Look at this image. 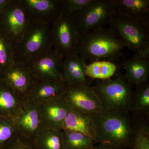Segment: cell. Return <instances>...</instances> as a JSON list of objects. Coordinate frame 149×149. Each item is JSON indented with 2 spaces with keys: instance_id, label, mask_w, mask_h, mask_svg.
<instances>
[{
  "instance_id": "obj_8",
  "label": "cell",
  "mask_w": 149,
  "mask_h": 149,
  "mask_svg": "<svg viewBox=\"0 0 149 149\" xmlns=\"http://www.w3.org/2000/svg\"><path fill=\"white\" fill-rule=\"evenodd\" d=\"M79 38L70 17L62 15L52 25V49L63 59L77 54Z\"/></svg>"
},
{
  "instance_id": "obj_25",
  "label": "cell",
  "mask_w": 149,
  "mask_h": 149,
  "mask_svg": "<svg viewBox=\"0 0 149 149\" xmlns=\"http://www.w3.org/2000/svg\"><path fill=\"white\" fill-rule=\"evenodd\" d=\"M92 0H64L62 15L70 16L87 5Z\"/></svg>"
},
{
  "instance_id": "obj_14",
  "label": "cell",
  "mask_w": 149,
  "mask_h": 149,
  "mask_svg": "<svg viewBox=\"0 0 149 149\" xmlns=\"http://www.w3.org/2000/svg\"><path fill=\"white\" fill-rule=\"evenodd\" d=\"M62 128L76 131L91 137L95 142L94 116L70 109L65 118Z\"/></svg>"
},
{
  "instance_id": "obj_12",
  "label": "cell",
  "mask_w": 149,
  "mask_h": 149,
  "mask_svg": "<svg viewBox=\"0 0 149 149\" xmlns=\"http://www.w3.org/2000/svg\"><path fill=\"white\" fill-rule=\"evenodd\" d=\"M37 78L27 65L19 63H14L1 74V80L6 85L21 93H25L30 87L33 89Z\"/></svg>"
},
{
  "instance_id": "obj_22",
  "label": "cell",
  "mask_w": 149,
  "mask_h": 149,
  "mask_svg": "<svg viewBox=\"0 0 149 149\" xmlns=\"http://www.w3.org/2000/svg\"><path fill=\"white\" fill-rule=\"evenodd\" d=\"M70 109V107L62 96L60 102L48 107V116L53 122L56 124V125L62 128L65 118Z\"/></svg>"
},
{
  "instance_id": "obj_24",
  "label": "cell",
  "mask_w": 149,
  "mask_h": 149,
  "mask_svg": "<svg viewBox=\"0 0 149 149\" xmlns=\"http://www.w3.org/2000/svg\"><path fill=\"white\" fill-rule=\"evenodd\" d=\"M15 101L11 89L0 80V113L13 107Z\"/></svg>"
},
{
  "instance_id": "obj_28",
  "label": "cell",
  "mask_w": 149,
  "mask_h": 149,
  "mask_svg": "<svg viewBox=\"0 0 149 149\" xmlns=\"http://www.w3.org/2000/svg\"><path fill=\"white\" fill-rule=\"evenodd\" d=\"M136 55L144 60L149 61V47L145 48L139 53Z\"/></svg>"
},
{
  "instance_id": "obj_26",
  "label": "cell",
  "mask_w": 149,
  "mask_h": 149,
  "mask_svg": "<svg viewBox=\"0 0 149 149\" xmlns=\"http://www.w3.org/2000/svg\"><path fill=\"white\" fill-rule=\"evenodd\" d=\"M39 122L38 112L35 110L28 112L22 118L21 120V124L24 128L31 131L37 129Z\"/></svg>"
},
{
  "instance_id": "obj_3",
  "label": "cell",
  "mask_w": 149,
  "mask_h": 149,
  "mask_svg": "<svg viewBox=\"0 0 149 149\" xmlns=\"http://www.w3.org/2000/svg\"><path fill=\"white\" fill-rule=\"evenodd\" d=\"M133 85L120 74L107 80H98L92 90L104 109L130 112Z\"/></svg>"
},
{
  "instance_id": "obj_19",
  "label": "cell",
  "mask_w": 149,
  "mask_h": 149,
  "mask_svg": "<svg viewBox=\"0 0 149 149\" xmlns=\"http://www.w3.org/2000/svg\"><path fill=\"white\" fill-rule=\"evenodd\" d=\"M65 149H92L95 144L92 138L80 132L65 130Z\"/></svg>"
},
{
  "instance_id": "obj_30",
  "label": "cell",
  "mask_w": 149,
  "mask_h": 149,
  "mask_svg": "<svg viewBox=\"0 0 149 149\" xmlns=\"http://www.w3.org/2000/svg\"><path fill=\"white\" fill-rule=\"evenodd\" d=\"M9 1L10 0H0V12L5 7Z\"/></svg>"
},
{
  "instance_id": "obj_1",
  "label": "cell",
  "mask_w": 149,
  "mask_h": 149,
  "mask_svg": "<svg viewBox=\"0 0 149 149\" xmlns=\"http://www.w3.org/2000/svg\"><path fill=\"white\" fill-rule=\"evenodd\" d=\"M95 143L108 144L120 149L133 146L139 119L130 112L103 109L94 116Z\"/></svg>"
},
{
  "instance_id": "obj_23",
  "label": "cell",
  "mask_w": 149,
  "mask_h": 149,
  "mask_svg": "<svg viewBox=\"0 0 149 149\" xmlns=\"http://www.w3.org/2000/svg\"><path fill=\"white\" fill-rule=\"evenodd\" d=\"M131 149H149L148 120L139 119Z\"/></svg>"
},
{
  "instance_id": "obj_7",
  "label": "cell",
  "mask_w": 149,
  "mask_h": 149,
  "mask_svg": "<svg viewBox=\"0 0 149 149\" xmlns=\"http://www.w3.org/2000/svg\"><path fill=\"white\" fill-rule=\"evenodd\" d=\"M34 23L21 0H10L0 12V31L8 40L13 49Z\"/></svg>"
},
{
  "instance_id": "obj_2",
  "label": "cell",
  "mask_w": 149,
  "mask_h": 149,
  "mask_svg": "<svg viewBox=\"0 0 149 149\" xmlns=\"http://www.w3.org/2000/svg\"><path fill=\"white\" fill-rule=\"evenodd\" d=\"M125 46L109 28L87 32L79 38L76 54L85 62L114 60L122 55Z\"/></svg>"
},
{
  "instance_id": "obj_18",
  "label": "cell",
  "mask_w": 149,
  "mask_h": 149,
  "mask_svg": "<svg viewBox=\"0 0 149 149\" xmlns=\"http://www.w3.org/2000/svg\"><path fill=\"white\" fill-rule=\"evenodd\" d=\"M117 69L116 65L112 62L98 61L86 64L85 73L89 78L106 80L113 77Z\"/></svg>"
},
{
  "instance_id": "obj_10",
  "label": "cell",
  "mask_w": 149,
  "mask_h": 149,
  "mask_svg": "<svg viewBox=\"0 0 149 149\" xmlns=\"http://www.w3.org/2000/svg\"><path fill=\"white\" fill-rule=\"evenodd\" d=\"M34 22L52 25L62 15L64 0H21Z\"/></svg>"
},
{
  "instance_id": "obj_5",
  "label": "cell",
  "mask_w": 149,
  "mask_h": 149,
  "mask_svg": "<svg viewBox=\"0 0 149 149\" xmlns=\"http://www.w3.org/2000/svg\"><path fill=\"white\" fill-rule=\"evenodd\" d=\"M117 13L113 0H92L70 17L80 37L87 32L105 27Z\"/></svg>"
},
{
  "instance_id": "obj_15",
  "label": "cell",
  "mask_w": 149,
  "mask_h": 149,
  "mask_svg": "<svg viewBox=\"0 0 149 149\" xmlns=\"http://www.w3.org/2000/svg\"><path fill=\"white\" fill-rule=\"evenodd\" d=\"M118 13L149 24V0H113Z\"/></svg>"
},
{
  "instance_id": "obj_6",
  "label": "cell",
  "mask_w": 149,
  "mask_h": 149,
  "mask_svg": "<svg viewBox=\"0 0 149 149\" xmlns=\"http://www.w3.org/2000/svg\"><path fill=\"white\" fill-rule=\"evenodd\" d=\"M108 25L125 47L135 54L149 47V24L117 12Z\"/></svg>"
},
{
  "instance_id": "obj_16",
  "label": "cell",
  "mask_w": 149,
  "mask_h": 149,
  "mask_svg": "<svg viewBox=\"0 0 149 149\" xmlns=\"http://www.w3.org/2000/svg\"><path fill=\"white\" fill-rule=\"evenodd\" d=\"M133 91L130 113L136 118L148 120L149 83L148 81L136 85Z\"/></svg>"
},
{
  "instance_id": "obj_20",
  "label": "cell",
  "mask_w": 149,
  "mask_h": 149,
  "mask_svg": "<svg viewBox=\"0 0 149 149\" xmlns=\"http://www.w3.org/2000/svg\"><path fill=\"white\" fill-rule=\"evenodd\" d=\"M65 86L57 82L42 80L32 89V94L41 98H55L62 95Z\"/></svg>"
},
{
  "instance_id": "obj_9",
  "label": "cell",
  "mask_w": 149,
  "mask_h": 149,
  "mask_svg": "<svg viewBox=\"0 0 149 149\" xmlns=\"http://www.w3.org/2000/svg\"><path fill=\"white\" fill-rule=\"evenodd\" d=\"M63 97L70 109L94 116L103 109L90 86L66 84Z\"/></svg>"
},
{
  "instance_id": "obj_17",
  "label": "cell",
  "mask_w": 149,
  "mask_h": 149,
  "mask_svg": "<svg viewBox=\"0 0 149 149\" xmlns=\"http://www.w3.org/2000/svg\"><path fill=\"white\" fill-rule=\"evenodd\" d=\"M124 76L129 83L135 85L148 81L149 61L140 58L135 54L125 61Z\"/></svg>"
},
{
  "instance_id": "obj_4",
  "label": "cell",
  "mask_w": 149,
  "mask_h": 149,
  "mask_svg": "<svg viewBox=\"0 0 149 149\" xmlns=\"http://www.w3.org/2000/svg\"><path fill=\"white\" fill-rule=\"evenodd\" d=\"M52 26L34 23L13 49L14 63L28 64L52 49Z\"/></svg>"
},
{
  "instance_id": "obj_31",
  "label": "cell",
  "mask_w": 149,
  "mask_h": 149,
  "mask_svg": "<svg viewBox=\"0 0 149 149\" xmlns=\"http://www.w3.org/2000/svg\"><path fill=\"white\" fill-rule=\"evenodd\" d=\"M0 80H1V74H0Z\"/></svg>"
},
{
  "instance_id": "obj_11",
  "label": "cell",
  "mask_w": 149,
  "mask_h": 149,
  "mask_svg": "<svg viewBox=\"0 0 149 149\" xmlns=\"http://www.w3.org/2000/svg\"><path fill=\"white\" fill-rule=\"evenodd\" d=\"M63 60L52 49L27 65L37 78L65 84L62 70Z\"/></svg>"
},
{
  "instance_id": "obj_27",
  "label": "cell",
  "mask_w": 149,
  "mask_h": 149,
  "mask_svg": "<svg viewBox=\"0 0 149 149\" xmlns=\"http://www.w3.org/2000/svg\"><path fill=\"white\" fill-rule=\"evenodd\" d=\"M0 120V146L5 143L12 135L11 128L8 124Z\"/></svg>"
},
{
  "instance_id": "obj_29",
  "label": "cell",
  "mask_w": 149,
  "mask_h": 149,
  "mask_svg": "<svg viewBox=\"0 0 149 149\" xmlns=\"http://www.w3.org/2000/svg\"><path fill=\"white\" fill-rule=\"evenodd\" d=\"M92 149H120L108 144L98 143V145L94 146Z\"/></svg>"
},
{
  "instance_id": "obj_13",
  "label": "cell",
  "mask_w": 149,
  "mask_h": 149,
  "mask_svg": "<svg viewBox=\"0 0 149 149\" xmlns=\"http://www.w3.org/2000/svg\"><path fill=\"white\" fill-rule=\"evenodd\" d=\"M86 62L75 54L63 59L62 70L63 82L73 86H90V82L85 73Z\"/></svg>"
},
{
  "instance_id": "obj_21",
  "label": "cell",
  "mask_w": 149,
  "mask_h": 149,
  "mask_svg": "<svg viewBox=\"0 0 149 149\" xmlns=\"http://www.w3.org/2000/svg\"><path fill=\"white\" fill-rule=\"evenodd\" d=\"M14 64L11 45L0 31V74Z\"/></svg>"
}]
</instances>
